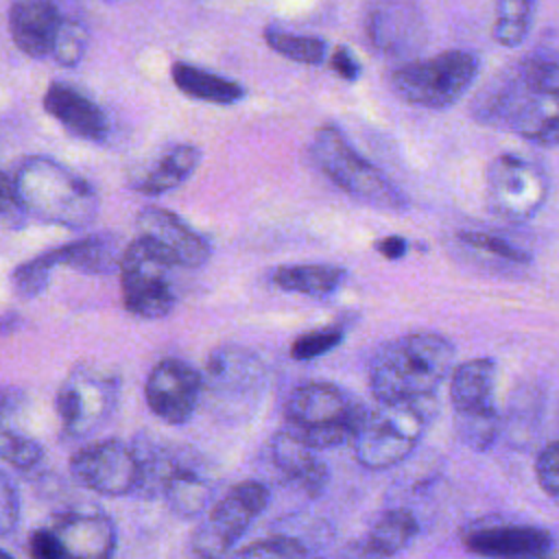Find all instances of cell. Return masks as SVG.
Segmentation results:
<instances>
[{"label":"cell","mask_w":559,"mask_h":559,"mask_svg":"<svg viewBox=\"0 0 559 559\" xmlns=\"http://www.w3.org/2000/svg\"><path fill=\"white\" fill-rule=\"evenodd\" d=\"M454 362L452 343L437 332H413L378 347L369 360V389L376 402L435 393Z\"/></svg>","instance_id":"cell-1"},{"label":"cell","mask_w":559,"mask_h":559,"mask_svg":"<svg viewBox=\"0 0 559 559\" xmlns=\"http://www.w3.org/2000/svg\"><path fill=\"white\" fill-rule=\"evenodd\" d=\"M140 461V485L135 493L162 496L177 518L201 515L214 493V469L210 461L190 445H168L148 437L133 443Z\"/></svg>","instance_id":"cell-2"},{"label":"cell","mask_w":559,"mask_h":559,"mask_svg":"<svg viewBox=\"0 0 559 559\" xmlns=\"http://www.w3.org/2000/svg\"><path fill=\"white\" fill-rule=\"evenodd\" d=\"M437 411L435 393L378 402L373 408H365L349 441L356 461L367 469H386L402 463L417 448Z\"/></svg>","instance_id":"cell-3"},{"label":"cell","mask_w":559,"mask_h":559,"mask_svg":"<svg viewBox=\"0 0 559 559\" xmlns=\"http://www.w3.org/2000/svg\"><path fill=\"white\" fill-rule=\"evenodd\" d=\"M28 216L68 227H87L98 214V194L90 181L52 157H28L13 175Z\"/></svg>","instance_id":"cell-4"},{"label":"cell","mask_w":559,"mask_h":559,"mask_svg":"<svg viewBox=\"0 0 559 559\" xmlns=\"http://www.w3.org/2000/svg\"><path fill=\"white\" fill-rule=\"evenodd\" d=\"M365 406L332 382H306L288 393L284 430L314 450L349 443Z\"/></svg>","instance_id":"cell-5"},{"label":"cell","mask_w":559,"mask_h":559,"mask_svg":"<svg viewBox=\"0 0 559 559\" xmlns=\"http://www.w3.org/2000/svg\"><path fill=\"white\" fill-rule=\"evenodd\" d=\"M310 157L332 183L356 201L389 212L406 210L408 201L404 192L378 166L362 157L341 129L332 124L319 127L310 144Z\"/></svg>","instance_id":"cell-6"},{"label":"cell","mask_w":559,"mask_h":559,"mask_svg":"<svg viewBox=\"0 0 559 559\" xmlns=\"http://www.w3.org/2000/svg\"><path fill=\"white\" fill-rule=\"evenodd\" d=\"M478 66V57L469 50H443L402 63L391 74V87L411 105L445 109L472 87Z\"/></svg>","instance_id":"cell-7"},{"label":"cell","mask_w":559,"mask_h":559,"mask_svg":"<svg viewBox=\"0 0 559 559\" xmlns=\"http://www.w3.org/2000/svg\"><path fill=\"white\" fill-rule=\"evenodd\" d=\"M269 487L245 480L216 500L194 526L188 548L194 559H225L255 518L269 507Z\"/></svg>","instance_id":"cell-8"},{"label":"cell","mask_w":559,"mask_h":559,"mask_svg":"<svg viewBox=\"0 0 559 559\" xmlns=\"http://www.w3.org/2000/svg\"><path fill=\"white\" fill-rule=\"evenodd\" d=\"M266 386L264 362L242 345L216 347L205 365L203 391L216 415L229 421L251 413Z\"/></svg>","instance_id":"cell-9"},{"label":"cell","mask_w":559,"mask_h":559,"mask_svg":"<svg viewBox=\"0 0 559 559\" xmlns=\"http://www.w3.org/2000/svg\"><path fill=\"white\" fill-rule=\"evenodd\" d=\"M118 391L120 380L114 371L92 362L76 365L66 376L55 397L61 432L68 439H83L96 432L111 417Z\"/></svg>","instance_id":"cell-10"},{"label":"cell","mask_w":559,"mask_h":559,"mask_svg":"<svg viewBox=\"0 0 559 559\" xmlns=\"http://www.w3.org/2000/svg\"><path fill=\"white\" fill-rule=\"evenodd\" d=\"M170 269H175V264L146 238L138 236L129 242L118 264L124 308L140 319H162L170 314L177 301Z\"/></svg>","instance_id":"cell-11"},{"label":"cell","mask_w":559,"mask_h":559,"mask_svg":"<svg viewBox=\"0 0 559 559\" xmlns=\"http://www.w3.org/2000/svg\"><path fill=\"white\" fill-rule=\"evenodd\" d=\"M489 207L509 221L533 218L548 197V177L544 168L515 153L493 157L485 175Z\"/></svg>","instance_id":"cell-12"},{"label":"cell","mask_w":559,"mask_h":559,"mask_svg":"<svg viewBox=\"0 0 559 559\" xmlns=\"http://www.w3.org/2000/svg\"><path fill=\"white\" fill-rule=\"evenodd\" d=\"M72 478L103 496L135 493L140 485V461L133 443L105 439L83 445L70 456Z\"/></svg>","instance_id":"cell-13"},{"label":"cell","mask_w":559,"mask_h":559,"mask_svg":"<svg viewBox=\"0 0 559 559\" xmlns=\"http://www.w3.org/2000/svg\"><path fill=\"white\" fill-rule=\"evenodd\" d=\"M203 395V376L181 358H162L144 382V400L166 424H186Z\"/></svg>","instance_id":"cell-14"},{"label":"cell","mask_w":559,"mask_h":559,"mask_svg":"<svg viewBox=\"0 0 559 559\" xmlns=\"http://www.w3.org/2000/svg\"><path fill=\"white\" fill-rule=\"evenodd\" d=\"M135 225L140 236L153 242L175 266L201 269L212 255L210 242L170 210L157 205L142 207Z\"/></svg>","instance_id":"cell-15"},{"label":"cell","mask_w":559,"mask_h":559,"mask_svg":"<svg viewBox=\"0 0 559 559\" xmlns=\"http://www.w3.org/2000/svg\"><path fill=\"white\" fill-rule=\"evenodd\" d=\"M469 552L487 559H537L552 548L546 528L515 522H480L463 533Z\"/></svg>","instance_id":"cell-16"},{"label":"cell","mask_w":559,"mask_h":559,"mask_svg":"<svg viewBox=\"0 0 559 559\" xmlns=\"http://www.w3.org/2000/svg\"><path fill=\"white\" fill-rule=\"evenodd\" d=\"M367 37L382 55H413L426 44V24L413 2L380 0L369 9Z\"/></svg>","instance_id":"cell-17"},{"label":"cell","mask_w":559,"mask_h":559,"mask_svg":"<svg viewBox=\"0 0 559 559\" xmlns=\"http://www.w3.org/2000/svg\"><path fill=\"white\" fill-rule=\"evenodd\" d=\"M266 459L271 469L290 489L317 498L323 493L330 472L328 465L314 454V448L306 445L288 430H277L266 443Z\"/></svg>","instance_id":"cell-18"},{"label":"cell","mask_w":559,"mask_h":559,"mask_svg":"<svg viewBox=\"0 0 559 559\" xmlns=\"http://www.w3.org/2000/svg\"><path fill=\"white\" fill-rule=\"evenodd\" d=\"M41 105L48 116H52L63 129H68L76 138L103 142L111 131L107 114L90 96H85L70 83H50L41 98Z\"/></svg>","instance_id":"cell-19"},{"label":"cell","mask_w":559,"mask_h":559,"mask_svg":"<svg viewBox=\"0 0 559 559\" xmlns=\"http://www.w3.org/2000/svg\"><path fill=\"white\" fill-rule=\"evenodd\" d=\"M52 531L70 559H114L116 524L103 511H68L55 518Z\"/></svg>","instance_id":"cell-20"},{"label":"cell","mask_w":559,"mask_h":559,"mask_svg":"<svg viewBox=\"0 0 559 559\" xmlns=\"http://www.w3.org/2000/svg\"><path fill=\"white\" fill-rule=\"evenodd\" d=\"M61 22L63 17L52 0H13L9 9L13 44L33 59H41L52 52Z\"/></svg>","instance_id":"cell-21"},{"label":"cell","mask_w":559,"mask_h":559,"mask_svg":"<svg viewBox=\"0 0 559 559\" xmlns=\"http://www.w3.org/2000/svg\"><path fill=\"white\" fill-rule=\"evenodd\" d=\"M535 94L539 92L531 85L520 63H513L511 68L500 72L491 83L485 85L472 111L474 118L483 124L511 127L515 116Z\"/></svg>","instance_id":"cell-22"},{"label":"cell","mask_w":559,"mask_h":559,"mask_svg":"<svg viewBox=\"0 0 559 559\" xmlns=\"http://www.w3.org/2000/svg\"><path fill=\"white\" fill-rule=\"evenodd\" d=\"M41 255L52 269L70 266L81 273L100 275L118 269L122 249L114 234H92V236H83L79 240L66 242L61 247L48 249Z\"/></svg>","instance_id":"cell-23"},{"label":"cell","mask_w":559,"mask_h":559,"mask_svg":"<svg viewBox=\"0 0 559 559\" xmlns=\"http://www.w3.org/2000/svg\"><path fill=\"white\" fill-rule=\"evenodd\" d=\"M496 380H498V371L491 358H474V360L461 362L452 371V380H450V400L454 406V415L496 408L493 404Z\"/></svg>","instance_id":"cell-24"},{"label":"cell","mask_w":559,"mask_h":559,"mask_svg":"<svg viewBox=\"0 0 559 559\" xmlns=\"http://www.w3.org/2000/svg\"><path fill=\"white\" fill-rule=\"evenodd\" d=\"M417 518L408 509H389L371 524L369 533L362 542H358V546L367 559H384L404 550L417 537Z\"/></svg>","instance_id":"cell-25"},{"label":"cell","mask_w":559,"mask_h":559,"mask_svg":"<svg viewBox=\"0 0 559 559\" xmlns=\"http://www.w3.org/2000/svg\"><path fill=\"white\" fill-rule=\"evenodd\" d=\"M201 151L192 144H177L168 148L140 179L131 186L148 197H157L179 188L199 166Z\"/></svg>","instance_id":"cell-26"},{"label":"cell","mask_w":559,"mask_h":559,"mask_svg":"<svg viewBox=\"0 0 559 559\" xmlns=\"http://www.w3.org/2000/svg\"><path fill=\"white\" fill-rule=\"evenodd\" d=\"M524 140L542 146L559 144V85L535 94L511 122Z\"/></svg>","instance_id":"cell-27"},{"label":"cell","mask_w":559,"mask_h":559,"mask_svg":"<svg viewBox=\"0 0 559 559\" xmlns=\"http://www.w3.org/2000/svg\"><path fill=\"white\" fill-rule=\"evenodd\" d=\"M170 76L177 90L194 100H203L212 105H231L245 96V90L240 83L186 61L173 63Z\"/></svg>","instance_id":"cell-28"},{"label":"cell","mask_w":559,"mask_h":559,"mask_svg":"<svg viewBox=\"0 0 559 559\" xmlns=\"http://www.w3.org/2000/svg\"><path fill=\"white\" fill-rule=\"evenodd\" d=\"M345 275V269L336 264H284L271 273V282L286 293L321 299L338 290Z\"/></svg>","instance_id":"cell-29"},{"label":"cell","mask_w":559,"mask_h":559,"mask_svg":"<svg viewBox=\"0 0 559 559\" xmlns=\"http://www.w3.org/2000/svg\"><path fill=\"white\" fill-rule=\"evenodd\" d=\"M537 0H496L493 39L504 48L520 46L533 24Z\"/></svg>","instance_id":"cell-30"},{"label":"cell","mask_w":559,"mask_h":559,"mask_svg":"<svg viewBox=\"0 0 559 559\" xmlns=\"http://www.w3.org/2000/svg\"><path fill=\"white\" fill-rule=\"evenodd\" d=\"M264 41L282 57L295 61V63H306V66H319L325 59L328 46L323 39L314 35H299V33H288L280 31L275 26L264 31Z\"/></svg>","instance_id":"cell-31"},{"label":"cell","mask_w":559,"mask_h":559,"mask_svg":"<svg viewBox=\"0 0 559 559\" xmlns=\"http://www.w3.org/2000/svg\"><path fill=\"white\" fill-rule=\"evenodd\" d=\"M454 426L459 439L476 452L489 450L500 435V415L496 408L478 411V413H461L454 415Z\"/></svg>","instance_id":"cell-32"},{"label":"cell","mask_w":559,"mask_h":559,"mask_svg":"<svg viewBox=\"0 0 559 559\" xmlns=\"http://www.w3.org/2000/svg\"><path fill=\"white\" fill-rule=\"evenodd\" d=\"M225 559H308V546L295 535L277 533L255 539Z\"/></svg>","instance_id":"cell-33"},{"label":"cell","mask_w":559,"mask_h":559,"mask_svg":"<svg viewBox=\"0 0 559 559\" xmlns=\"http://www.w3.org/2000/svg\"><path fill=\"white\" fill-rule=\"evenodd\" d=\"M0 459L26 472L44 459V448L33 437L13 430L11 424H0Z\"/></svg>","instance_id":"cell-34"},{"label":"cell","mask_w":559,"mask_h":559,"mask_svg":"<svg viewBox=\"0 0 559 559\" xmlns=\"http://www.w3.org/2000/svg\"><path fill=\"white\" fill-rule=\"evenodd\" d=\"M87 41H90V33L85 28L83 22L79 20H70L63 17L57 35H55V44H52V57L57 63L66 66V68H74L83 61L85 50H87Z\"/></svg>","instance_id":"cell-35"},{"label":"cell","mask_w":559,"mask_h":559,"mask_svg":"<svg viewBox=\"0 0 559 559\" xmlns=\"http://www.w3.org/2000/svg\"><path fill=\"white\" fill-rule=\"evenodd\" d=\"M50 273H52V266L44 260L41 253L22 262V264H17L15 271L11 273L13 293L20 299H33V297L41 295L48 286Z\"/></svg>","instance_id":"cell-36"},{"label":"cell","mask_w":559,"mask_h":559,"mask_svg":"<svg viewBox=\"0 0 559 559\" xmlns=\"http://www.w3.org/2000/svg\"><path fill=\"white\" fill-rule=\"evenodd\" d=\"M459 240L463 245H467L469 249H476V251H483V253H491V255H496L500 260H507V262H513V264H526L531 260V255L524 249H520L511 240L500 238L496 234L461 231Z\"/></svg>","instance_id":"cell-37"},{"label":"cell","mask_w":559,"mask_h":559,"mask_svg":"<svg viewBox=\"0 0 559 559\" xmlns=\"http://www.w3.org/2000/svg\"><path fill=\"white\" fill-rule=\"evenodd\" d=\"M343 336H345V332L336 325L306 332V334L297 336L295 343L290 345V356L295 360H314V358L332 352L334 347H338L343 343Z\"/></svg>","instance_id":"cell-38"},{"label":"cell","mask_w":559,"mask_h":559,"mask_svg":"<svg viewBox=\"0 0 559 559\" xmlns=\"http://www.w3.org/2000/svg\"><path fill=\"white\" fill-rule=\"evenodd\" d=\"M535 474L544 493L559 504V441H550L542 448L535 461Z\"/></svg>","instance_id":"cell-39"},{"label":"cell","mask_w":559,"mask_h":559,"mask_svg":"<svg viewBox=\"0 0 559 559\" xmlns=\"http://www.w3.org/2000/svg\"><path fill=\"white\" fill-rule=\"evenodd\" d=\"M26 216L28 214L20 201L13 177L0 173V223L4 227H20Z\"/></svg>","instance_id":"cell-40"},{"label":"cell","mask_w":559,"mask_h":559,"mask_svg":"<svg viewBox=\"0 0 559 559\" xmlns=\"http://www.w3.org/2000/svg\"><path fill=\"white\" fill-rule=\"evenodd\" d=\"M20 522V493L13 480L0 472V537L15 531Z\"/></svg>","instance_id":"cell-41"},{"label":"cell","mask_w":559,"mask_h":559,"mask_svg":"<svg viewBox=\"0 0 559 559\" xmlns=\"http://www.w3.org/2000/svg\"><path fill=\"white\" fill-rule=\"evenodd\" d=\"M31 559H70L63 542L52 528H37L28 537Z\"/></svg>","instance_id":"cell-42"},{"label":"cell","mask_w":559,"mask_h":559,"mask_svg":"<svg viewBox=\"0 0 559 559\" xmlns=\"http://www.w3.org/2000/svg\"><path fill=\"white\" fill-rule=\"evenodd\" d=\"M330 66H332V70H334L341 79H345V81H356V79L360 76V63H358V59L354 57V52H352L349 48H345V46H338V48L332 52Z\"/></svg>","instance_id":"cell-43"},{"label":"cell","mask_w":559,"mask_h":559,"mask_svg":"<svg viewBox=\"0 0 559 559\" xmlns=\"http://www.w3.org/2000/svg\"><path fill=\"white\" fill-rule=\"evenodd\" d=\"M26 404V395L20 389L0 386V424H11V419Z\"/></svg>","instance_id":"cell-44"},{"label":"cell","mask_w":559,"mask_h":559,"mask_svg":"<svg viewBox=\"0 0 559 559\" xmlns=\"http://www.w3.org/2000/svg\"><path fill=\"white\" fill-rule=\"evenodd\" d=\"M373 249H376L380 255H384L386 260H400V258H404V253H406V240H404L402 236H386V238L376 240Z\"/></svg>","instance_id":"cell-45"},{"label":"cell","mask_w":559,"mask_h":559,"mask_svg":"<svg viewBox=\"0 0 559 559\" xmlns=\"http://www.w3.org/2000/svg\"><path fill=\"white\" fill-rule=\"evenodd\" d=\"M17 323H22V319L15 314V312H7L2 319H0V332L2 334H9L17 328Z\"/></svg>","instance_id":"cell-46"},{"label":"cell","mask_w":559,"mask_h":559,"mask_svg":"<svg viewBox=\"0 0 559 559\" xmlns=\"http://www.w3.org/2000/svg\"><path fill=\"white\" fill-rule=\"evenodd\" d=\"M321 559H367V555L360 550V546L356 544L354 546V550H349V552H345V555H341V557H321Z\"/></svg>","instance_id":"cell-47"},{"label":"cell","mask_w":559,"mask_h":559,"mask_svg":"<svg viewBox=\"0 0 559 559\" xmlns=\"http://www.w3.org/2000/svg\"><path fill=\"white\" fill-rule=\"evenodd\" d=\"M0 559H13V555H9L7 550H2V548H0Z\"/></svg>","instance_id":"cell-48"},{"label":"cell","mask_w":559,"mask_h":559,"mask_svg":"<svg viewBox=\"0 0 559 559\" xmlns=\"http://www.w3.org/2000/svg\"><path fill=\"white\" fill-rule=\"evenodd\" d=\"M537 559H550V557H548V555H546V557H537Z\"/></svg>","instance_id":"cell-49"}]
</instances>
